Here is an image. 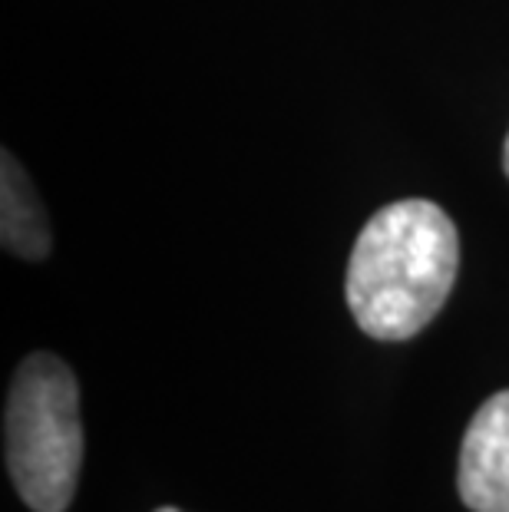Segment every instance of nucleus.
<instances>
[{"label":"nucleus","mask_w":509,"mask_h":512,"mask_svg":"<svg viewBox=\"0 0 509 512\" xmlns=\"http://www.w3.org/2000/svg\"><path fill=\"white\" fill-rule=\"evenodd\" d=\"M460 271L457 225L437 202L377 209L348 265V308L374 341H410L437 318Z\"/></svg>","instance_id":"1"},{"label":"nucleus","mask_w":509,"mask_h":512,"mask_svg":"<svg viewBox=\"0 0 509 512\" xmlns=\"http://www.w3.org/2000/svg\"><path fill=\"white\" fill-rule=\"evenodd\" d=\"M7 470L20 499L34 512H67L83 466L80 387L53 354H30L10 384Z\"/></svg>","instance_id":"2"},{"label":"nucleus","mask_w":509,"mask_h":512,"mask_svg":"<svg viewBox=\"0 0 509 512\" xmlns=\"http://www.w3.org/2000/svg\"><path fill=\"white\" fill-rule=\"evenodd\" d=\"M457 489L470 512H509V390L493 394L470 420Z\"/></svg>","instance_id":"3"},{"label":"nucleus","mask_w":509,"mask_h":512,"mask_svg":"<svg viewBox=\"0 0 509 512\" xmlns=\"http://www.w3.org/2000/svg\"><path fill=\"white\" fill-rule=\"evenodd\" d=\"M0 238L17 258L40 261L50 255V225L40 195L10 152H4V172H0Z\"/></svg>","instance_id":"4"},{"label":"nucleus","mask_w":509,"mask_h":512,"mask_svg":"<svg viewBox=\"0 0 509 512\" xmlns=\"http://www.w3.org/2000/svg\"><path fill=\"white\" fill-rule=\"evenodd\" d=\"M503 166H506V176H509V136H506V146H503Z\"/></svg>","instance_id":"5"},{"label":"nucleus","mask_w":509,"mask_h":512,"mask_svg":"<svg viewBox=\"0 0 509 512\" xmlns=\"http://www.w3.org/2000/svg\"><path fill=\"white\" fill-rule=\"evenodd\" d=\"M156 512H182V509H176V506H162V509H156Z\"/></svg>","instance_id":"6"}]
</instances>
